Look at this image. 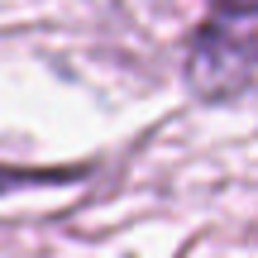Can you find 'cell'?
<instances>
[{
    "mask_svg": "<svg viewBox=\"0 0 258 258\" xmlns=\"http://www.w3.org/2000/svg\"><path fill=\"white\" fill-rule=\"evenodd\" d=\"M186 86L201 101L258 96V0H225L186 43Z\"/></svg>",
    "mask_w": 258,
    "mask_h": 258,
    "instance_id": "1",
    "label": "cell"
},
{
    "mask_svg": "<svg viewBox=\"0 0 258 258\" xmlns=\"http://www.w3.org/2000/svg\"><path fill=\"white\" fill-rule=\"evenodd\" d=\"M215 5H225V0H215Z\"/></svg>",
    "mask_w": 258,
    "mask_h": 258,
    "instance_id": "3",
    "label": "cell"
},
{
    "mask_svg": "<svg viewBox=\"0 0 258 258\" xmlns=\"http://www.w3.org/2000/svg\"><path fill=\"white\" fill-rule=\"evenodd\" d=\"M82 167H10L0 163V196L10 191H29V186H62V182H77Z\"/></svg>",
    "mask_w": 258,
    "mask_h": 258,
    "instance_id": "2",
    "label": "cell"
}]
</instances>
